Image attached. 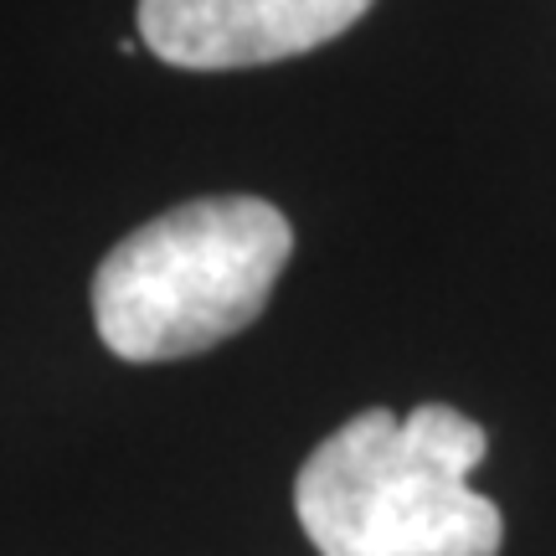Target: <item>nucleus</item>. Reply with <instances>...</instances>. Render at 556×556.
Returning a JSON list of instances; mask_svg holds the SVG:
<instances>
[{
	"instance_id": "obj_1",
	"label": "nucleus",
	"mask_w": 556,
	"mask_h": 556,
	"mask_svg": "<svg viewBox=\"0 0 556 556\" xmlns=\"http://www.w3.org/2000/svg\"><path fill=\"white\" fill-rule=\"evenodd\" d=\"M484 448V428L458 407H371L304 458L299 526L319 556H500V505L469 484Z\"/></svg>"
},
{
	"instance_id": "obj_2",
	"label": "nucleus",
	"mask_w": 556,
	"mask_h": 556,
	"mask_svg": "<svg viewBox=\"0 0 556 556\" xmlns=\"http://www.w3.org/2000/svg\"><path fill=\"white\" fill-rule=\"evenodd\" d=\"M294 227L274 201L201 197L135 227L93 274V325L119 361L201 356L263 315Z\"/></svg>"
},
{
	"instance_id": "obj_3",
	"label": "nucleus",
	"mask_w": 556,
	"mask_h": 556,
	"mask_svg": "<svg viewBox=\"0 0 556 556\" xmlns=\"http://www.w3.org/2000/svg\"><path fill=\"white\" fill-rule=\"evenodd\" d=\"M377 0H139V41L186 73L263 67L345 37Z\"/></svg>"
}]
</instances>
